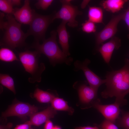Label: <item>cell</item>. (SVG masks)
Listing matches in <instances>:
<instances>
[{
    "mask_svg": "<svg viewBox=\"0 0 129 129\" xmlns=\"http://www.w3.org/2000/svg\"><path fill=\"white\" fill-rule=\"evenodd\" d=\"M122 68L107 72L105 76L106 88L101 93L102 97L107 98L114 97L115 102L122 106L127 103L125 96L129 93V60L125 58Z\"/></svg>",
    "mask_w": 129,
    "mask_h": 129,
    "instance_id": "6da1fadb",
    "label": "cell"
},
{
    "mask_svg": "<svg viewBox=\"0 0 129 129\" xmlns=\"http://www.w3.org/2000/svg\"><path fill=\"white\" fill-rule=\"evenodd\" d=\"M0 15V28L4 31L0 46L12 49L26 45L25 40L28 37L22 30L21 24L16 20L12 14H7L5 21L3 20L4 15Z\"/></svg>",
    "mask_w": 129,
    "mask_h": 129,
    "instance_id": "7a4b0ae2",
    "label": "cell"
},
{
    "mask_svg": "<svg viewBox=\"0 0 129 129\" xmlns=\"http://www.w3.org/2000/svg\"><path fill=\"white\" fill-rule=\"evenodd\" d=\"M57 32L55 30L51 32L50 36L43 41L42 44L35 42L30 47L40 54H43L48 58L50 64L55 66L58 64L64 63L70 65L73 58L68 57L59 48L56 40Z\"/></svg>",
    "mask_w": 129,
    "mask_h": 129,
    "instance_id": "3957f363",
    "label": "cell"
},
{
    "mask_svg": "<svg viewBox=\"0 0 129 129\" xmlns=\"http://www.w3.org/2000/svg\"><path fill=\"white\" fill-rule=\"evenodd\" d=\"M19 60L25 71L31 75L28 81L31 83L39 82L41 80V75L46 69L44 63L39 62L40 54L35 50L31 51L27 50L18 53Z\"/></svg>",
    "mask_w": 129,
    "mask_h": 129,
    "instance_id": "277c9868",
    "label": "cell"
},
{
    "mask_svg": "<svg viewBox=\"0 0 129 129\" xmlns=\"http://www.w3.org/2000/svg\"><path fill=\"white\" fill-rule=\"evenodd\" d=\"M54 13L52 14L44 15L34 11L30 25L29 29L26 33L27 37L33 36L35 42L43 41L45 39V34L49 25L54 20Z\"/></svg>",
    "mask_w": 129,
    "mask_h": 129,
    "instance_id": "5b68a950",
    "label": "cell"
},
{
    "mask_svg": "<svg viewBox=\"0 0 129 129\" xmlns=\"http://www.w3.org/2000/svg\"><path fill=\"white\" fill-rule=\"evenodd\" d=\"M71 0H60L62 5L59 10L54 13V20L56 19H61L67 23L69 27L74 28L77 27L78 22L75 18L77 16L82 15V12L79 11L76 6L72 5Z\"/></svg>",
    "mask_w": 129,
    "mask_h": 129,
    "instance_id": "8992f818",
    "label": "cell"
},
{
    "mask_svg": "<svg viewBox=\"0 0 129 129\" xmlns=\"http://www.w3.org/2000/svg\"><path fill=\"white\" fill-rule=\"evenodd\" d=\"M122 18L123 12L113 16L104 28L96 34V46L97 50L103 42L114 37L117 31L118 23L122 20Z\"/></svg>",
    "mask_w": 129,
    "mask_h": 129,
    "instance_id": "52a82bcc",
    "label": "cell"
},
{
    "mask_svg": "<svg viewBox=\"0 0 129 129\" xmlns=\"http://www.w3.org/2000/svg\"><path fill=\"white\" fill-rule=\"evenodd\" d=\"M90 63V60L88 59H85L83 61L76 60L74 63V70L75 71L82 70L89 86L97 91L100 86L105 83V80L101 79L88 68V65Z\"/></svg>",
    "mask_w": 129,
    "mask_h": 129,
    "instance_id": "ba28073f",
    "label": "cell"
},
{
    "mask_svg": "<svg viewBox=\"0 0 129 129\" xmlns=\"http://www.w3.org/2000/svg\"><path fill=\"white\" fill-rule=\"evenodd\" d=\"M37 108L34 105L22 102L18 103L11 106L2 114L4 118L12 116L24 117L31 116L36 113Z\"/></svg>",
    "mask_w": 129,
    "mask_h": 129,
    "instance_id": "9c48e42d",
    "label": "cell"
},
{
    "mask_svg": "<svg viewBox=\"0 0 129 129\" xmlns=\"http://www.w3.org/2000/svg\"><path fill=\"white\" fill-rule=\"evenodd\" d=\"M77 89L79 99L83 103L86 104H91L100 102V99L98 98L97 91L90 86H87L86 81L80 84Z\"/></svg>",
    "mask_w": 129,
    "mask_h": 129,
    "instance_id": "30bf717a",
    "label": "cell"
},
{
    "mask_svg": "<svg viewBox=\"0 0 129 129\" xmlns=\"http://www.w3.org/2000/svg\"><path fill=\"white\" fill-rule=\"evenodd\" d=\"M119 106L115 102L108 105H102L100 102H97L94 104L92 106L101 113L105 119L114 124L121 112Z\"/></svg>",
    "mask_w": 129,
    "mask_h": 129,
    "instance_id": "8fae6325",
    "label": "cell"
},
{
    "mask_svg": "<svg viewBox=\"0 0 129 129\" xmlns=\"http://www.w3.org/2000/svg\"><path fill=\"white\" fill-rule=\"evenodd\" d=\"M35 11L31 8L30 1L25 0L22 7L14 9L12 15L16 20L20 24L29 25L32 21Z\"/></svg>",
    "mask_w": 129,
    "mask_h": 129,
    "instance_id": "7c38bea8",
    "label": "cell"
},
{
    "mask_svg": "<svg viewBox=\"0 0 129 129\" xmlns=\"http://www.w3.org/2000/svg\"><path fill=\"white\" fill-rule=\"evenodd\" d=\"M121 46L120 39L114 37L108 42L102 44L97 51L99 52L105 62L108 64L114 49H118Z\"/></svg>",
    "mask_w": 129,
    "mask_h": 129,
    "instance_id": "4fadbf2b",
    "label": "cell"
},
{
    "mask_svg": "<svg viewBox=\"0 0 129 129\" xmlns=\"http://www.w3.org/2000/svg\"><path fill=\"white\" fill-rule=\"evenodd\" d=\"M56 114V110L52 106L49 107L43 111L31 115L29 121L32 125L39 126L53 118Z\"/></svg>",
    "mask_w": 129,
    "mask_h": 129,
    "instance_id": "5bb4252c",
    "label": "cell"
},
{
    "mask_svg": "<svg viewBox=\"0 0 129 129\" xmlns=\"http://www.w3.org/2000/svg\"><path fill=\"white\" fill-rule=\"evenodd\" d=\"M67 22L62 21L57 27V32L58 34L59 43L61 46L62 51L67 56H70L69 39L70 36L67 32L66 25Z\"/></svg>",
    "mask_w": 129,
    "mask_h": 129,
    "instance_id": "9a60e30c",
    "label": "cell"
},
{
    "mask_svg": "<svg viewBox=\"0 0 129 129\" xmlns=\"http://www.w3.org/2000/svg\"><path fill=\"white\" fill-rule=\"evenodd\" d=\"M128 1L127 0H106L102 1L100 5L106 11L115 13L120 11L124 5Z\"/></svg>",
    "mask_w": 129,
    "mask_h": 129,
    "instance_id": "2e32d148",
    "label": "cell"
},
{
    "mask_svg": "<svg viewBox=\"0 0 129 129\" xmlns=\"http://www.w3.org/2000/svg\"><path fill=\"white\" fill-rule=\"evenodd\" d=\"M88 16V20L94 23H103V12L100 7L89 6Z\"/></svg>",
    "mask_w": 129,
    "mask_h": 129,
    "instance_id": "e0dca14e",
    "label": "cell"
},
{
    "mask_svg": "<svg viewBox=\"0 0 129 129\" xmlns=\"http://www.w3.org/2000/svg\"><path fill=\"white\" fill-rule=\"evenodd\" d=\"M33 96L38 101L42 103L51 102L55 97L54 95L52 93L43 91L38 88L35 90Z\"/></svg>",
    "mask_w": 129,
    "mask_h": 129,
    "instance_id": "ac0fdd59",
    "label": "cell"
},
{
    "mask_svg": "<svg viewBox=\"0 0 129 129\" xmlns=\"http://www.w3.org/2000/svg\"><path fill=\"white\" fill-rule=\"evenodd\" d=\"M52 106L56 110L65 111L72 114L74 110L68 105L67 102L62 98L55 97L51 102Z\"/></svg>",
    "mask_w": 129,
    "mask_h": 129,
    "instance_id": "d6986e66",
    "label": "cell"
},
{
    "mask_svg": "<svg viewBox=\"0 0 129 129\" xmlns=\"http://www.w3.org/2000/svg\"><path fill=\"white\" fill-rule=\"evenodd\" d=\"M0 59L8 62L20 60L11 49L5 47H2L0 49Z\"/></svg>",
    "mask_w": 129,
    "mask_h": 129,
    "instance_id": "ffe728a7",
    "label": "cell"
},
{
    "mask_svg": "<svg viewBox=\"0 0 129 129\" xmlns=\"http://www.w3.org/2000/svg\"><path fill=\"white\" fill-rule=\"evenodd\" d=\"M0 83L2 85L12 91L14 94H16L13 79L9 75L0 73Z\"/></svg>",
    "mask_w": 129,
    "mask_h": 129,
    "instance_id": "44dd1931",
    "label": "cell"
},
{
    "mask_svg": "<svg viewBox=\"0 0 129 129\" xmlns=\"http://www.w3.org/2000/svg\"><path fill=\"white\" fill-rule=\"evenodd\" d=\"M122 116L116 120L118 126L124 129H129V112L121 110Z\"/></svg>",
    "mask_w": 129,
    "mask_h": 129,
    "instance_id": "7402d4cb",
    "label": "cell"
},
{
    "mask_svg": "<svg viewBox=\"0 0 129 129\" xmlns=\"http://www.w3.org/2000/svg\"><path fill=\"white\" fill-rule=\"evenodd\" d=\"M11 0H0V10L7 14L12 15L14 9Z\"/></svg>",
    "mask_w": 129,
    "mask_h": 129,
    "instance_id": "603a6c76",
    "label": "cell"
},
{
    "mask_svg": "<svg viewBox=\"0 0 129 129\" xmlns=\"http://www.w3.org/2000/svg\"><path fill=\"white\" fill-rule=\"evenodd\" d=\"M81 29L82 31L87 33L94 32L96 30L95 23L88 20L82 24Z\"/></svg>",
    "mask_w": 129,
    "mask_h": 129,
    "instance_id": "cb8c5ba5",
    "label": "cell"
},
{
    "mask_svg": "<svg viewBox=\"0 0 129 129\" xmlns=\"http://www.w3.org/2000/svg\"><path fill=\"white\" fill-rule=\"evenodd\" d=\"M53 0H39L36 3L35 5L38 9L46 10L53 1Z\"/></svg>",
    "mask_w": 129,
    "mask_h": 129,
    "instance_id": "d4e9b609",
    "label": "cell"
},
{
    "mask_svg": "<svg viewBox=\"0 0 129 129\" xmlns=\"http://www.w3.org/2000/svg\"><path fill=\"white\" fill-rule=\"evenodd\" d=\"M102 129H118L114 123L105 119L101 123Z\"/></svg>",
    "mask_w": 129,
    "mask_h": 129,
    "instance_id": "484cf974",
    "label": "cell"
},
{
    "mask_svg": "<svg viewBox=\"0 0 129 129\" xmlns=\"http://www.w3.org/2000/svg\"><path fill=\"white\" fill-rule=\"evenodd\" d=\"M126 24L129 31V6L123 12L122 19ZM129 37V35H128Z\"/></svg>",
    "mask_w": 129,
    "mask_h": 129,
    "instance_id": "4316f807",
    "label": "cell"
},
{
    "mask_svg": "<svg viewBox=\"0 0 129 129\" xmlns=\"http://www.w3.org/2000/svg\"><path fill=\"white\" fill-rule=\"evenodd\" d=\"M32 125L29 121H28L23 124L17 125L14 129H32Z\"/></svg>",
    "mask_w": 129,
    "mask_h": 129,
    "instance_id": "83f0119b",
    "label": "cell"
},
{
    "mask_svg": "<svg viewBox=\"0 0 129 129\" xmlns=\"http://www.w3.org/2000/svg\"><path fill=\"white\" fill-rule=\"evenodd\" d=\"M54 127L52 122L49 120L45 123L44 129H53Z\"/></svg>",
    "mask_w": 129,
    "mask_h": 129,
    "instance_id": "f1b7e54d",
    "label": "cell"
},
{
    "mask_svg": "<svg viewBox=\"0 0 129 129\" xmlns=\"http://www.w3.org/2000/svg\"><path fill=\"white\" fill-rule=\"evenodd\" d=\"M75 129H101L99 128L98 127L95 126L94 127H91L90 126L79 127H77L75 128Z\"/></svg>",
    "mask_w": 129,
    "mask_h": 129,
    "instance_id": "f546056e",
    "label": "cell"
},
{
    "mask_svg": "<svg viewBox=\"0 0 129 129\" xmlns=\"http://www.w3.org/2000/svg\"><path fill=\"white\" fill-rule=\"evenodd\" d=\"M12 124L11 123H8L6 125H0V129H11L12 126Z\"/></svg>",
    "mask_w": 129,
    "mask_h": 129,
    "instance_id": "4dcf8cb0",
    "label": "cell"
},
{
    "mask_svg": "<svg viewBox=\"0 0 129 129\" xmlns=\"http://www.w3.org/2000/svg\"><path fill=\"white\" fill-rule=\"evenodd\" d=\"M11 3L13 6H19L21 4V0H11Z\"/></svg>",
    "mask_w": 129,
    "mask_h": 129,
    "instance_id": "1f68e13d",
    "label": "cell"
},
{
    "mask_svg": "<svg viewBox=\"0 0 129 129\" xmlns=\"http://www.w3.org/2000/svg\"><path fill=\"white\" fill-rule=\"evenodd\" d=\"M88 1H84L81 4V7L83 8L84 7H85L87 4L88 3Z\"/></svg>",
    "mask_w": 129,
    "mask_h": 129,
    "instance_id": "d6a6232c",
    "label": "cell"
},
{
    "mask_svg": "<svg viewBox=\"0 0 129 129\" xmlns=\"http://www.w3.org/2000/svg\"><path fill=\"white\" fill-rule=\"evenodd\" d=\"M53 129H62L60 127L58 126H54Z\"/></svg>",
    "mask_w": 129,
    "mask_h": 129,
    "instance_id": "836d02e7",
    "label": "cell"
}]
</instances>
